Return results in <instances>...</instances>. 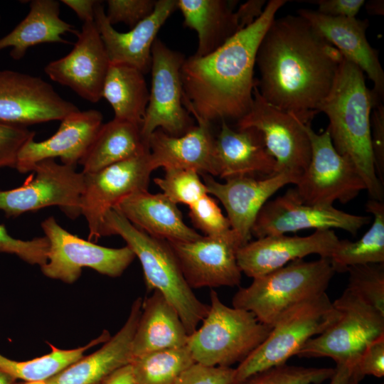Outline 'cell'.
Segmentation results:
<instances>
[{
	"mask_svg": "<svg viewBox=\"0 0 384 384\" xmlns=\"http://www.w3.org/2000/svg\"><path fill=\"white\" fill-rule=\"evenodd\" d=\"M136 299L123 326L104 346L46 380L50 384H104L117 370L133 359L132 341L142 308Z\"/></svg>",
	"mask_w": 384,
	"mask_h": 384,
	"instance_id": "cell-25",
	"label": "cell"
},
{
	"mask_svg": "<svg viewBox=\"0 0 384 384\" xmlns=\"http://www.w3.org/2000/svg\"><path fill=\"white\" fill-rule=\"evenodd\" d=\"M384 3L383 0H373L366 4L368 12L372 15H383Z\"/></svg>",
	"mask_w": 384,
	"mask_h": 384,
	"instance_id": "cell-50",
	"label": "cell"
},
{
	"mask_svg": "<svg viewBox=\"0 0 384 384\" xmlns=\"http://www.w3.org/2000/svg\"><path fill=\"white\" fill-rule=\"evenodd\" d=\"M34 137L35 132L26 127L0 123V169H15L19 151Z\"/></svg>",
	"mask_w": 384,
	"mask_h": 384,
	"instance_id": "cell-42",
	"label": "cell"
},
{
	"mask_svg": "<svg viewBox=\"0 0 384 384\" xmlns=\"http://www.w3.org/2000/svg\"><path fill=\"white\" fill-rule=\"evenodd\" d=\"M180 52L156 39L151 48V83L146 112L140 126L141 134L149 147L151 134L160 129L180 137L194 126L193 117L183 103L181 69L185 60Z\"/></svg>",
	"mask_w": 384,
	"mask_h": 384,
	"instance_id": "cell-11",
	"label": "cell"
},
{
	"mask_svg": "<svg viewBox=\"0 0 384 384\" xmlns=\"http://www.w3.org/2000/svg\"><path fill=\"white\" fill-rule=\"evenodd\" d=\"M41 228L49 249L47 262L41 269L51 279L72 284L80 277L84 267L117 277L136 257L127 245L111 248L81 239L62 228L52 216L41 223Z\"/></svg>",
	"mask_w": 384,
	"mask_h": 384,
	"instance_id": "cell-12",
	"label": "cell"
},
{
	"mask_svg": "<svg viewBox=\"0 0 384 384\" xmlns=\"http://www.w3.org/2000/svg\"><path fill=\"white\" fill-rule=\"evenodd\" d=\"M277 174L276 161L267 151L260 133L254 128L232 129L221 121L215 139L213 176L266 177Z\"/></svg>",
	"mask_w": 384,
	"mask_h": 384,
	"instance_id": "cell-24",
	"label": "cell"
},
{
	"mask_svg": "<svg viewBox=\"0 0 384 384\" xmlns=\"http://www.w3.org/2000/svg\"><path fill=\"white\" fill-rule=\"evenodd\" d=\"M238 1L177 0L185 26L198 35L196 56L206 55L245 28L235 10ZM246 28V27H245Z\"/></svg>",
	"mask_w": 384,
	"mask_h": 384,
	"instance_id": "cell-29",
	"label": "cell"
},
{
	"mask_svg": "<svg viewBox=\"0 0 384 384\" xmlns=\"http://www.w3.org/2000/svg\"><path fill=\"white\" fill-rule=\"evenodd\" d=\"M103 117L97 110H78L62 120L57 132L42 142H27L18 152L15 169L21 174L31 171L41 161L60 158L73 167L83 158L101 127Z\"/></svg>",
	"mask_w": 384,
	"mask_h": 384,
	"instance_id": "cell-22",
	"label": "cell"
},
{
	"mask_svg": "<svg viewBox=\"0 0 384 384\" xmlns=\"http://www.w3.org/2000/svg\"><path fill=\"white\" fill-rule=\"evenodd\" d=\"M214 142L210 124L203 122H198L180 137L169 135L158 129L148 142L151 166L154 170L160 167L191 169L213 176Z\"/></svg>",
	"mask_w": 384,
	"mask_h": 384,
	"instance_id": "cell-26",
	"label": "cell"
},
{
	"mask_svg": "<svg viewBox=\"0 0 384 384\" xmlns=\"http://www.w3.org/2000/svg\"><path fill=\"white\" fill-rule=\"evenodd\" d=\"M120 235L142 265L148 291L157 290L177 311L187 334L206 316L209 305L187 284L168 241L152 237L132 225L114 208L105 217V236Z\"/></svg>",
	"mask_w": 384,
	"mask_h": 384,
	"instance_id": "cell-4",
	"label": "cell"
},
{
	"mask_svg": "<svg viewBox=\"0 0 384 384\" xmlns=\"http://www.w3.org/2000/svg\"><path fill=\"white\" fill-rule=\"evenodd\" d=\"M63 3L75 11L83 22L94 21L95 8L98 2L95 0H62Z\"/></svg>",
	"mask_w": 384,
	"mask_h": 384,
	"instance_id": "cell-48",
	"label": "cell"
},
{
	"mask_svg": "<svg viewBox=\"0 0 384 384\" xmlns=\"http://www.w3.org/2000/svg\"><path fill=\"white\" fill-rule=\"evenodd\" d=\"M311 143V159L295 184L299 198L305 203L333 206L346 204L363 190L366 183L352 161L334 147L326 129L316 133L311 123L306 125Z\"/></svg>",
	"mask_w": 384,
	"mask_h": 384,
	"instance_id": "cell-8",
	"label": "cell"
},
{
	"mask_svg": "<svg viewBox=\"0 0 384 384\" xmlns=\"http://www.w3.org/2000/svg\"><path fill=\"white\" fill-rule=\"evenodd\" d=\"M163 177L154 178L162 193L172 202L191 206L208 194L206 186L199 174L191 169H164Z\"/></svg>",
	"mask_w": 384,
	"mask_h": 384,
	"instance_id": "cell-38",
	"label": "cell"
},
{
	"mask_svg": "<svg viewBox=\"0 0 384 384\" xmlns=\"http://www.w3.org/2000/svg\"><path fill=\"white\" fill-rule=\"evenodd\" d=\"M203 176L208 194L224 206L230 228L238 235L243 245L250 241L252 225L268 199L286 185H295L299 179L292 174L278 173L261 178L235 176L220 183L210 175Z\"/></svg>",
	"mask_w": 384,
	"mask_h": 384,
	"instance_id": "cell-19",
	"label": "cell"
},
{
	"mask_svg": "<svg viewBox=\"0 0 384 384\" xmlns=\"http://www.w3.org/2000/svg\"><path fill=\"white\" fill-rule=\"evenodd\" d=\"M339 316L326 292L291 306L278 317L265 340L235 368L234 383L287 363L309 339L326 331Z\"/></svg>",
	"mask_w": 384,
	"mask_h": 384,
	"instance_id": "cell-7",
	"label": "cell"
},
{
	"mask_svg": "<svg viewBox=\"0 0 384 384\" xmlns=\"http://www.w3.org/2000/svg\"><path fill=\"white\" fill-rule=\"evenodd\" d=\"M188 337L177 311L160 292L154 290L142 301L132 341L133 358L156 351L186 346Z\"/></svg>",
	"mask_w": 384,
	"mask_h": 384,
	"instance_id": "cell-28",
	"label": "cell"
},
{
	"mask_svg": "<svg viewBox=\"0 0 384 384\" xmlns=\"http://www.w3.org/2000/svg\"><path fill=\"white\" fill-rule=\"evenodd\" d=\"M235 368L208 366L195 363L186 369L174 384H233Z\"/></svg>",
	"mask_w": 384,
	"mask_h": 384,
	"instance_id": "cell-43",
	"label": "cell"
},
{
	"mask_svg": "<svg viewBox=\"0 0 384 384\" xmlns=\"http://www.w3.org/2000/svg\"><path fill=\"white\" fill-rule=\"evenodd\" d=\"M371 218L344 212L331 206L304 203L295 188L268 201L261 208L252 225V236L261 238L286 235L304 229H341L351 235L368 224Z\"/></svg>",
	"mask_w": 384,
	"mask_h": 384,
	"instance_id": "cell-16",
	"label": "cell"
},
{
	"mask_svg": "<svg viewBox=\"0 0 384 384\" xmlns=\"http://www.w3.org/2000/svg\"><path fill=\"white\" fill-rule=\"evenodd\" d=\"M333 304L340 313L338 320L323 333L309 339L297 356L326 357L336 363L355 365L365 348L384 335V314L347 289Z\"/></svg>",
	"mask_w": 384,
	"mask_h": 384,
	"instance_id": "cell-9",
	"label": "cell"
},
{
	"mask_svg": "<svg viewBox=\"0 0 384 384\" xmlns=\"http://www.w3.org/2000/svg\"><path fill=\"white\" fill-rule=\"evenodd\" d=\"M363 378L353 364L338 363H336L329 384H360Z\"/></svg>",
	"mask_w": 384,
	"mask_h": 384,
	"instance_id": "cell-47",
	"label": "cell"
},
{
	"mask_svg": "<svg viewBox=\"0 0 384 384\" xmlns=\"http://www.w3.org/2000/svg\"><path fill=\"white\" fill-rule=\"evenodd\" d=\"M343 59L303 17L274 18L256 55L257 89L271 105L311 121Z\"/></svg>",
	"mask_w": 384,
	"mask_h": 384,
	"instance_id": "cell-1",
	"label": "cell"
},
{
	"mask_svg": "<svg viewBox=\"0 0 384 384\" xmlns=\"http://www.w3.org/2000/svg\"><path fill=\"white\" fill-rule=\"evenodd\" d=\"M338 240L334 230H317L306 236H266L242 246L237 261L241 272L253 279L310 255L329 259Z\"/></svg>",
	"mask_w": 384,
	"mask_h": 384,
	"instance_id": "cell-20",
	"label": "cell"
},
{
	"mask_svg": "<svg viewBox=\"0 0 384 384\" xmlns=\"http://www.w3.org/2000/svg\"><path fill=\"white\" fill-rule=\"evenodd\" d=\"M366 210L373 216L370 228L356 241L339 240L329 258L335 272L354 265L384 263V202L370 198Z\"/></svg>",
	"mask_w": 384,
	"mask_h": 384,
	"instance_id": "cell-33",
	"label": "cell"
},
{
	"mask_svg": "<svg viewBox=\"0 0 384 384\" xmlns=\"http://www.w3.org/2000/svg\"><path fill=\"white\" fill-rule=\"evenodd\" d=\"M370 115V137L376 175L384 185V107H373Z\"/></svg>",
	"mask_w": 384,
	"mask_h": 384,
	"instance_id": "cell-45",
	"label": "cell"
},
{
	"mask_svg": "<svg viewBox=\"0 0 384 384\" xmlns=\"http://www.w3.org/2000/svg\"><path fill=\"white\" fill-rule=\"evenodd\" d=\"M95 345L92 340L85 346L70 350L51 346L50 353L26 361H14L0 354V369L25 382L46 381L82 358L85 352Z\"/></svg>",
	"mask_w": 384,
	"mask_h": 384,
	"instance_id": "cell-35",
	"label": "cell"
},
{
	"mask_svg": "<svg viewBox=\"0 0 384 384\" xmlns=\"http://www.w3.org/2000/svg\"><path fill=\"white\" fill-rule=\"evenodd\" d=\"M17 379L0 369V384H16Z\"/></svg>",
	"mask_w": 384,
	"mask_h": 384,
	"instance_id": "cell-51",
	"label": "cell"
},
{
	"mask_svg": "<svg viewBox=\"0 0 384 384\" xmlns=\"http://www.w3.org/2000/svg\"><path fill=\"white\" fill-rule=\"evenodd\" d=\"M333 368H314L287 365L271 367L233 384H321L330 380Z\"/></svg>",
	"mask_w": 384,
	"mask_h": 384,
	"instance_id": "cell-37",
	"label": "cell"
},
{
	"mask_svg": "<svg viewBox=\"0 0 384 384\" xmlns=\"http://www.w3.org/2000/svg\"><path fill=\"white\" fill-rule=\"evenodd\" d=\"M329 259L297 260L266 274L234 294L232 305L252 312L257 319L272 326L291 306L326 292L335 274Z\"/></svg>",
	"mask_w": 384,
	"mask_h": 384,
	"instance_id": "cell-5",
	"label": "cell"
},
{
	"mask_svg": "<svg viewBox=\"0 0 384 384\" xmlns=\"http://www.w3.org/2000/svg\"><path fill=\"white\" fill-rule=\"evenodd\" d=\"M23 384H50L46 380V381H32V382H25Z\"/></svg>",
	"mask_w": 384,
	"mask_h": 384,
	"instance_id": "cell-52",
	"label": "cell"
},
{
	"mask_svg": "<svg viewBox=\"0 0 384 384\" xmlns=\"http://www.w3.org/2000/svg\"><path fill=\"white\" fill-rule=\"evenodd\" d=\"M153 171L147 152L84 174L80 213L87 221L90 240L105 236V217L119 201L134 193L148 190Z\"/></svg>",
	"mask_w": 384,
	"mask_h": 384,
	"instance_id": "cell-14",
	"label": "cell"
},
{
	"mask_svg": "<svg viewBox=\"0 0 384 384\" xmlns=\"http://www.w3.org/2000/svg\"><path fill=\"white\" fill-rule=\"evenodd\" d=\"M356 369L363 378L384 376V335L370 342L363 351L356 364Z\"/></svg>",
	"mask_w": 384,
	"mask_h": 384,
	"instance_id": "cell-44",
	"label": "cell"
},
{
	"mask_svg": "<svg viewBox=\"0 0 384 384\" xmlns=\"http://www.w3.org/2000/svg\"><path fill=\"white\" fill-rule=\"evenodd\" d=\"M33 174L19 187L0 190V210L7 217L57 206L70 218L80 213L84 174L53 159L37 163Z\"/></svg>",
	"mask_w": 384,
	"mask_h": 384,
	"instance_id": "cell-13",
	"label": "cell"
},
{
	"mask_svg": "<svg viewBox=\"0 0 384 384\" xmlns=\"http://www.w3.org/2000/svg\"><path fill=\"white\" fill-rule=\"evenodd\" d=\"M49 243L47 238L38 237L23 240L11 236L3 224H0V252L16 255L31 265L40 267L47 262Z\"/></svg>",
	"mask_w": 384,
	"mask_h": 384,
	"instance_id": "cell-40",
	"label": "cell"
},
{
	"mask_svg": "<svg viewBox=\"0 0 384 384\" xmlns=\"http://www.w3.org/2000/svg\"><path fill=\"white\" fill-rule=\"evenodd\" d=\"M156 0H108L106 17L111 25L122 22L133 28L152 14Z\"/></svg>",
	"mask_w": 384,
	"mask_h": 384,
	"instance_id": "cell-41",
	"label": "cell"
},
{
	"mask_svg": "<svg viewBox=\"0 0 384 384\" xmlns=\"http://www.w3.org/2000/svg\"><path fill=\"white\" fill-rule=\"evenodd\" d=\"M312 3L318 6L317 12L334 17H356L364 5L363 0H317Z\"/></svg>",
	"mask_w": 384,
	"mask_h": 384,
	"instance_id": "cell-46",
	"label": "cell"
},
{
	"mask_svg": "<svg viewBox=\"0 0 384 384\" xmlns=\"http://www.w3.org/2000/svg\"><path fill=\"white\" fill-rule=\"evenodd\" d=\"M78 110L41 78L0 70V123L26 127L60 121Z\"/></svg>",
	"mask_w": 384,
	"mask_h": 384,
	"instance_id": "cell-17",
	"label": "cell"
},
{
	"mask_svg": "<svg viewBox=\"0 0 384 384\" xmlns=\"http://www.w3.org/2000/svg\"><path fill=\"white\" fill-rule=\"evenodd\" d=\"M113 208L148 235L166 241H191L201 236L183 221L177 205L163 193H134Z\"/></svg>",
	"mask_w": 384,
	"mask_h": 384,
	"instance_id": "cell-27",
	"label": "cell"
},
{
	"mask_svg": "<svg viewBox=\"0 0 384 384\" xmlns=\"http://www.w3.org/2000/svg\"><path fill=\"white\" fill-rule=\"evenodd\" d=\"M147 152L140 125L114 118L102 124L79 164L83 174H90Z\"/></svg>",
	"mask_w": 384,
	"mask_h": 384,
	"instance_id": "cell-31",
	"label": "cell"
},
{
	"mask_svg": "<svg viewBox=\"0 0 384 384\" xmlns=\"http://www.w3.org/2000/svg\"><path fill=\"white\" fill-rule=\"evenodd\" d=\"M298 15L311 26L341 54L343 59L358 66L373 83L370 90L375 107L380 104L384 94V72L378 58V50L369 43L366 30L368 19L356 17H334L316 11L301 9Z\"/></svg>",
	"mask_w": 384,
	"mask_h": 384,
	"instance_id": "cell-21",
	"label": "cell"
},
{
	"mask_svg": "<svg viewBox=\"0 0 384 384\" xmlns=\"http://www.w3.org/2000/svg\"><path fill=\"white\" fill-rule=\"evenodd\" d=\"M188 215L193 225L206 236L222 234L230 229V224L217 202L208 194L188 206Z\"/></svg>",
	"mask_w": 384,
	"mask_h": 384,
	"instance_id": "cell-39",
	"label": "cell"
},
{
	"mask_svg": "<svg viewBox=\"0 0 384 384\" xmlns=\"http://www.w3.org/2000/svg\"><path fill=\"white\" fill-rule=\"evenodd\" d=\"M144 75L132 65L110 62L102 97L112 107L115 119L141 126L149 97Z\"/></svg>",
	"mask_w": 384,
	"mask_h": 384,
	"instance_id": "cell-32",
	"label": "cell"
},
{
	"mask_svg": "<svg viewBox=\"0 0 384 384\" xmlns=\"http://www.w3.org/2000/svg\"><path fill=\"white\" fill-rule=\"evenodd\" d=\"M347 289L384 314V263L349 267Z\"/></svg>",
	"mask_w": 384,
	"mask_h": 384,
	"instance_id": "cell-36",
	"label": "cell"
},
{
	"mask_svg": "<svg viewBox=\"0 0 384 384\" xmlns=\"http://www.w3.org/2000/svg\"><path fill=\"white\" fill-rule=\"evenodd\" d=\"M72 50L46 65L44 71L53 80L73 90L82 98L97 102L110 60L95 21L83 23Z\"/></svg>",
	"mask_w": 384,
	"mask_h": 384,
	"instance_id": "cell-18",
	"label": "cell"
},
{
	"mask_svg": "<svg viewBox=\"0 0 384 384\" xmlns=\"http://www.w3.org/2000/svg\"><path fill=\"white\" fill-rule=\"evenodd\" d=\"M311 123L302 116L282 110L260 94L256 85L252 105L238 120V129L254 128L261 134L264 144L276 161V171L298 177L311 159V143L306 125Z\"/></svg>",
	"mask_w": 384,
	"mask_h": 384,
	"instance_id": "cell-10",
	"label": "cell"
},
{
	"mask_svg": "<svg viewBox=\"0 0 384 384\" xmlns=\"http://www.w3.org/2000/svg\"><path fill=\"white\" fill-rule=\"evenodd\" d=\"M373 107L364 73L343 59L329 92L316 110L327 116L326 130L334 147L354 164L370 198L383 201L384 185L376 175L371 146L370 113Z\"/></svg>",
	"mask_w": 384,
	"mask_h": 384,
	"instance_id": "cell-3",
	"label": "cell"
},
{
	"mask_svg": "<svg viewBox=\"0 0 384 384\" xmlns=\"http://www.w3.org/2000/svg\"><path fill=\"white\" fill-rule=\"evenodd\" d=\"M286 3L269 1L252 23L215 50L185 59L181 69L183 103L197 122L238 121L247 113L256 85L254 68L259 46Z\"/></svg>",
	"mask_w": 384,
	"mask_h": 384,
	"instance_id": "cell-2",
	"label": "cell"
},
{
	"mask_svg": "<svg viewBox=\"0 0 384 384\" xmlns=\"http://www.w3.org/2000/svg\"><path fill=\"white\" fill-rule=\"evenodd\" d=\"M194 361L187 346L153 351L130 363L137 384H174Z\"/></svg>",
	"mask_w": 384,
	"mask_h": 384,
	"instance_id": "cell-34",
	"label": "cell"
},
{
	"mask_svg": "<svg viewBox=\"0 0 384 384\" xmlns=\"http://www.w3.org/2000/svg\"><path fill=\"white\" fill-rule=\"evenodd\" d=\"M383 384V383H382Z\"/></svg>",
	"mask_w": 384,
	"mask_h": 384,
	"instance_id": "cell-53",
	"label": "cell"
},
{
	"mask_svg": "<svg viewBox=\"0 0 384 384\" xmlns=\"http://www.w3.org/2000/svg\"><path fill=\"white\" fill-rule=\"evenodd\" d=\"M168 242L191 289L240 285L242 272L237 252L243 244L231 228L217 235H201L195 240Z\"/></svg>",
	"mask_w": 384,
	"mask_h": 384,
	"instance_id": "cell-15",
	"label": "cell"
},
{
	"mask_svg": "<svg viewBox=\"0 0 384 384\" xmlns=\"http://www.w3.org/2000/svg\"><path fill=\"white\" fill-rule=\"evenodd\" d=\"M210 300L202 325L188 335L186 346L196 363L204 366L240 363L265 340L272 326L249 311L225 305L213 289Z\"/></svg>",
	"mask_w": 384,
	"mask_h": 384,
	"instance_id": "cell-6",
	"label": "cell"
},
{
	"mask_svg": "<svg viewBox=\"0 0 384 384\" xmlns=\"http://www.w3.org/2000/svg\"><path fill=\"white\" fill-rule=\"evenodd\" d=\"M26 16L0 38V50L11 47L10 56L15 60L22 59L30 47L38 44L70 43L61 36L79 31L60 18V2L56 0H32Z\"/></svg>",
	"mask_w": 384,
	"mask_h": 384,
	"instance_id": "cell-30",
	"label": "cell"
},
{
	"mask_svg": "<svg viewBox=\"0 0 384 384\" xmlns=\"http://www.w3.org/2000/svg\"><path fill=\"white\" fill-rule=\"evenodd\" d=\"M178 9L177 0H158L151 15L129 31H116L108 21L102 1L95 8L94 21L110 63L132 65L142 73L150 71L151 48L161 27Z\"/></svg>",
	"mask_w": 384,
	"mask_h": 384,
	"instance_id": "cell-23",
	"label": "cell"
},
{
	"mask_svg": "<svg viewBox=\"0 0 384 384\" xmlns=\"http://www.w3.org/2000/svg\"><path fill=\"white\" fill-rule=\"evenodd\" d=\"M104 384H137L131 365H127L114 372Z\"/></svg>",
	"mask_w": 384,
	"mask_h": 384,
	"instance_id": "cell-49",
	"label": "cell"
}]
</instances>
